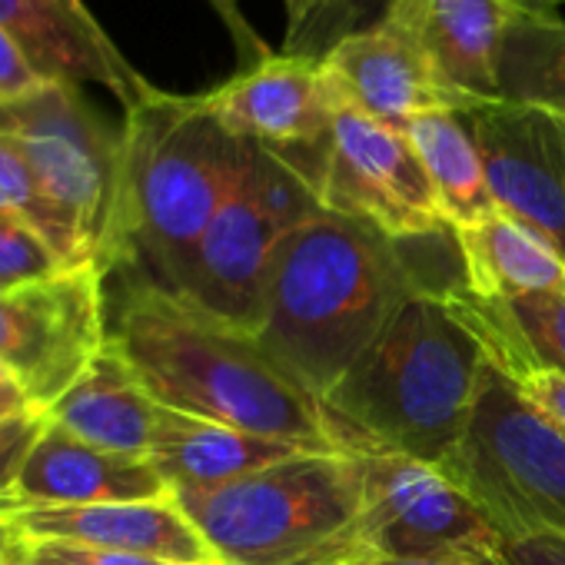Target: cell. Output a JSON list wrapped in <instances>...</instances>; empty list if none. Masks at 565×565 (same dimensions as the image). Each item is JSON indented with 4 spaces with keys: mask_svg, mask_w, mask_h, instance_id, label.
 I'll return each instance as SVG.
<instances>
[{
    "mask_svg": "<svg viewBox=\"0 0 565 565\" xmlns=\"http://www.w3.org/2000/svg\"><path fill=\"white\" fill-rule=\"evenodd\" d=\"M456 297L495 370L539 366L565 373V294L492 300L469 294L459 282Z\"/></svg>",
    "mask_w": 565,
    "mask_h": 565,
    "instance_id": "cell-22",
    "label": "cell"
},
{
    "mask_svg": "<svg viewBox=\"0 0 565 565\" xmlns=\"http://www.w3.org/2000/svg\"><path fill=\"white\" fill-rule=\"evenodd\" d=\"M409 243L330 210L290 230L269 256L259 347L323 399L406 303L443 287L419 276Z\"/></svg>",
    "mask_w": 565,
    "mask_h": 565,
    "instance_id": "cell-1",
    "label": "cell"
},
{
    "mask_svg": "<svg viewBox=\"0 0 565 565\" xmlns=\"http://www.w3.org/2000/svg\"><path fill=\"white\" fill-rule=\"evenodd\" d=\"M502 373V370H499ZM515 390L539 409L545 413L558 429H565V373L555 370H539V366H519L505 373Z\"/></svg>",
    "mask_w": 565,
    "mask_h": 565,
    "instance_id": "cell-29",
    "label": "cell"
},
{
    "mask_svg": "<svg viewBox=\"0 0 565 565\" xmlns=\"http://www.w3.org/2000/svg\"><path fill=\"white\" fill-rule=\"evenodd\" d=\"M203 97L239 140L287 157L320 190L340 107V90L320 57L273 54L256 67L236 71Z\"/></svg>",
    "mask_w": 565,
    "mask_h": 565,
    "instance_id": "cell-11",
    "label": "cell"
},
{
    "mask_svg": "<svg viewBox=\"0 0 565 565\" xmlns=\"http://www.w3.org/2000/svg\"><path fill=\"white\" fill-rule=\"evenodd\" d=\"M220 565L373 562L363 472L353 452H297L243 479L173 489Z\"/></svg>",
    "mask_w": 565,
    "mask_h": 565,
    "instance_id": "cell-5",
    "label": "cell"
},
{
    "mask_svg": "<svg viewBox=\"0 0 565 565\" xmlns=\"http://www.w3.org/2000/svg\"><path fill=\"white\" fill-rule=\"evenodd\" d=\"M462 117L495 206L565 259V124L512 100H486Z\"/></svg>",
    "mask_w": 565,
    "mask_h": 565,
    "instance_id": "cell-12",
    "label": "cell"
},
{
    "mask_svg": "<svg viewBox=\"0 0 565 565\" xmlns=\"http://www.w3.org/2000/svg\"><path fill=\"white\" fill-rule=\"evenodd\" d=\"M282 4H287V51L282 54H300L310 24L320 21V14L330 11L337 0H282Z\"/></svg>",
    "mask_w": 565,
    "mask_h": 565,
    "instance_id": "cell-33",
    "label": "cell"
},
{
    "mask_svg": "<svg viewBox=\"0 0 565 565\" xmlns=\"http://www.w3.org/2000/svg\"><path fill=\"white\" fill-rule=\"evenodd\" d=\"M499 539H565V429L539 413L489 360L466 439L436 466Z\"/></svg>",
    "mask_w": 565,
    "mask_h": 565,
    "instance_id": "cell-6",
    "label": "cell"
},
{
    "mask_svg": "<svg viewBox=\"0 0 565 565\" xmlns=\"http://www.w3.org/2000/svg\"><path fill=\"white\" fill-rule=\"evenodd\" d=\"M0 28L51 84L104 87L124 110L157 90L124 57L84 0H0Z\"/></svg>",
    "mask_w": 565,
    "mask_h": 565,
    "instance_id": "cell-14",
    "label": "cell"
},
{
    "mask_svg": "<svg viewBox=\"0 0 565 565\" xmlns=\"http://www.w3.org/2000/svg\"><path fill=\"white\" fill-rule=\"evenodd\" d=\"M439 196L443 220L449 230L482 223L499 213L479 147L466 127V117L456 110H433L406 124L403 130Z\"/></svg>",
    "mask_w": 565,
    "mask_h": 565,
    "instance_id": "cell-23",
    "label": "cell"
},
{
    "mask_svg": "<svg viewBox=\"0 0 565 565\" xmlns=\"http://www.w3.org/2000/svg\"><path fill=\"white\" fill-rule=\"evenodd\" d=\"M24 542H28L31 565H177V562H163V558L107 552V548H90V545H74V542H31V539H24Z\"/></svg>",
    "mask_w": 565,
    "mask_h": 565,
    "instance_id": "cell-28",
    "label": "cell"
},
{
    "mask_svg": "<svg viewBox=\"0 0 565 565\" xmlns=\"http://www.w3.org/2000/svg\"><path fill=\"white\" fill-rule=\"evenodd\" d=\"M366 565H499V558H380Z\"/></svg>",
    "mask_w": 565,
    "mask_h": 565,
    "instance_id": "cell-35",
    "label": "cell"
},
{
    "mask_svg": "<svg viewBox=\"0 0 565 565\" xmlns=\"http://www.w3.org/2000/svg\"><path fill=\"white\" fill-rule=\"evenodd\" d=\"M110 350L170 409L307 449H340L323 403L256 340L140 276L107 317Z\"/></svg>",
    "mask_w": 565,
    "mask_h": 565,
    "instance_id": "cell-2",
    "label": "cell"
},
{
    "mask_svg": "<svg viewBox=\"0 0 565 565\" xmlns=\"http://www.w3.org/2000/svg\"><path fill=\"white\" fill-rule=\"evenodd\" d=\"M14 539H18L14 525H11V522H0V565H4V558H8V552H11V545H14Z\"/></svg>",
    "mask_w": 565,
    "mask_h": 565,
    "instance_id": "cell-38",
    "label": "cell"
},
{
    "mask_svg": "<svg viewBox=\"0 0 565 565\" xmlns=\"http://www.w3.org/2000/svg\"><path fill=\"white\" fill-rule=\"evenodd\" d=\"M282 236L287 230L253 200L239 173L233 193L223 200L196 246L183 287L173 294H183L213 317L256 333L263 320L269 256Z\"/></svg>",
    "mask_w": 565,
    "mask_h": 565,
    "instance_id": "cell-15",
    "label": "cell"
},
{
    "mask_svg": "<svg viewBox=\"0 0 565 565\" xmlns=\"http://www.w3.org/2000/svg\"><path fill=\"white\" fill-rule=\"evenodd\" d=\"M163 495H170V486L150 459L100 449L51 419L14 489L0 495V522L24 509L137 502Z\"/></svg>",
    "mask_w": 565,
    "mask_h": 565,
    "instance_id": "cell-16",
    "label": "cell"
},
{
    "mask_svg": "<svg viewBox=\"0 0 565 565\" xmlns=\"http://www.w3.org/2000/svg\"><path fill=\"white\" fill-rule=\"evenodd\" d=\"M0 210L24 216L51 246L54 253L64 259L67 269L77 266H94V259L87 256L81 236L74 233V226L61 216V210L44 196L21 143L8 134H0ZM100 269V266H97Z\"/></svg>",
    "mask_w": 565,
    "mask_h": 565,
    "instance_id": "cell-25",
    "label": "cell"
},
{
    "mask_svg": "<svg viewBox=\"0 0 565 565\" xmlns=\"http://www.w3.org/2000/svg\"><path fill=\"white\" fill-rule=\"evenodd\" d=\"M0 134L21 143L44 196L81 236L104 273L124 259L120 246V130L87 104L81 87L44 84L21 100H0Z\"/></svg>",
    "mask_w": 565,
    "mask_h": 565,
    "instance_id": "cell-7",
    "label": "cell"
},
{
    "mask_svg": "<svg viewBox=\"0 0 565 565\" xmlns=\"http://www.w3.org/2000/svg\"><path fill=\"white\" fill-rule=\"evenodd\" d=\"M297 452H323V449L269 439V436H259L230 423L200 419V416L167 406L150 462L157 466V472L173 492V489L223 486L249 472H259L279 459H290Z\"/></svg>",
    "mask_w": 565,
    "mask_h": 565,
    "instance_id": "cell-20",
    "label": "cell"
},
{
    "mask_svg": "<svg viewBox=\"0 0 565 565\" xmlns=\"http://www.w3.org/2000/svg\"><path fill=\"white\" fill-rule=\"evenodd\" d=\"M462 259V282L476 297H532L565 294V259L525 223L492 213L482 223L449 230Z\"/></svg>",
    "mask_w": 565,
    "mask_h": 565,
    "instance_id": "cell-21",
    "label": "cell"
},
{
    "mask_svg": "<svg viewBox=\"0 0 565 565\" xmlns=\"http://www.w3.org/2000/svg\"><path fill=\"white\" fill-rule=\"evenodd\" d=\"M459 282L419 294L320 399L340 449L439 466L469 433L489 353L459 307Z\"/></svg>",
    "mask_w": 565,
    "mask_h": 565,
    "instance_id": "cell-3",
    "label": "cell"
},
{
    "mask_svg": "<svg viewBox=\"0 0 565 565\" xmlns=\"http://www.w3.org/2000/svg\"><path fill=\"white\" fill-rule=\"evenodd\" d=\"M499 565H565V539H555V535L502 539Z\"/></svg>",
    "mask_w": 565,
    "mask_h": 565,
    "instance_id": "cell-32",
    "label": "cell"
},
{
    "mask_svg": "<svg viewBox=\"0 0 565 565\" xmlns=\"http://www.w3.org/2000/svg\"><path fill=\"white\" fill-rule=\"evenodd\" d=\"M320 203L393 239H423L449 230L409 137L366 117L343 97L320 173Z\"/></svg>",
    "mask_w": 565,
    "mask_h": 565,
    "instance_id": "cell-9",
    "label": "cell"
},
{
    "mask_svg": "<svg viewBox=\"0 0 565 565\" xmlns=\"http://www.w3.org/2000/svg\"><path fill=\"white\" fill-rule=\"evenodd\" d=\"M28 409H38V406L31 403L24 386L11 376V370L0 366V423L11 419V416H21Z\"/></svg>",
    "mask_w": 565,
    "mask_h": 565,
    "instance_id": "cell-34",
    "label": "cell"
},
{
    "mask_svg": "<svg viewBox=\"0 0 565 565\" xmlns=\"http://www.w3.org/2000/svg\"><path fill=\"white\" fill-rule=\"evenodd\" d=\"M47 423H51L47 409H28L21 416H11L0 423V495H8L14 489L31 449L44 436Z\"/></svg>",
    "mask_w": 565,
    "mask_h": 565,
    "instance_id": "cell-27",
    "label": "cell"
},
{
    "mask_svg": "<svg viewBox=\"0 0 565 565\" xmlns=\"http://www.w3.org/2000/svg\"><path fill=\"white\" fill-rule=\"evenodd\" d=\"M363 472V505L373 562L380 558H499V532L436 466L347 449Z\"/></svg>",
    "mask_w": 565,
    "mask_h": 565,
    "instance_id": "cell-10",
    "label": "cell"
},
{
    "mask_svg": "<svg viewBox=\"0 0 565 565\" xmlns=\"http://www.w3.org/2000/svg\"><path fill=\"white\" fill-rule=\"evenodd\" d=\"M499 100L539 107L565 124V18L519 8L499 51Z\"/></svg>",
    "mask_w": 565,
    "mask_h": 565,
    "instance_id": "cell-24",
    "label": "cell"
},
{
    "mask_svg": "<svg viewBox=\"0 0 565 565\" xmlns=\"http://www.w3.org/2000/svg\"><path fill=\"white\" fill-rule=\"evenodd\" d=\"M206 4H210V8H213V14L223 21V28H226V34H230V41H233V47H236L239 71L256 67V64H263V61H269V57H273L269 44H266V41L256 34V28L246 21V14H243V8H239V0H206Z\"/></svg>",
    "mask_w": 565,
    "mask_h": 565,
    "instance_id": "cell-30",
    "label": "cell"
},
{
    "mask_svg": "<svg viewBox=\"0 0 565 565\" xmlns=\"http://www.w3.org/2000/svg\"><path fill=\"white\" fill-rule=\"evenodd\" d=\"M44 81L34 64L28 61V54L18 47V41L0 28V100H21L34 90H41Z\"/></svg>",
    "mask_w": 565,
    "mask_h": 565,
    "instance_id": "cell-31",
    "label": "cell"
},
{
    "mask_svg": "<svg viewBox=\"0 0 565 565\" xmlns=\"http://www.w3.org/2000/svg\"><path fill=\"white\" fill-rule=\"evenodd\" d=\"M104 279V269L77 266L0 294V366L38 409L51 413L107 350Z\"/></svg>",
    "mask_w": 565,
    "mask_h": 565,
    "instance_id": "cell-8",
    "label": "cell"
},
{
    "mask_svg": "<svg viewBox=\"0 0 565 565\" xmlns=\"http://www.w3.org/2000/svg\"><path fill=\"white\" fill-rule=\"evenodd\" d=\"M565 0H519V8L525 11H539V14H558Z\"/></svg>",
    "mask_w": 565,
    "mask_h": 565,
    "instance_id": "cell-36",
    "label": "cell"
},
{
    "mask_svg": "<svg viewBox=\"0 0 565 565\" xmlns=\"http://www.w3.org/2000/svg\"><path fill=\"white\" fill-rule=\"evenodd\" d=\"M31 542H74L107 552L147 555L177 565H220L190 515L170 495L100 505L24 509L4 519Z\"/></svg>",
    "mask_w": 565,
    "mask_h": 565,
    "instance_id": "cell-17",
    "label": "cell"
},
{
    "mask_svg": "<svg viewBox=\"0 0 565 565\" xmlns=\"http://www.w3.org/2000/svg\"><path fill=\"white\" fill-rule=\"evenodd\" d=\"M4 565H31V562H28V542H24V535H18V539H14V545H11V552H8Z\"/></svg>",
    "mask_w": 565,
    "mask_h": 565,
    "instance_id": "cell-37",
    "label": "cell"
},
{
    "mask_svg": "<svg viewBox=\"0 0 565 565\" xmlns=\"http://www.w3.org/2000/svg\"><path fill=\"white\" fill-rule=\"evenodd\" d=\"M64 269V259L24 216L0 210V294L51 279Z\"/></svg>",
    "mask_w": 565,
    "mask_h": 565,
    "instance_id": "cell-26",
    "label": "cell"
},
{
    "mask_svg": "<svg viewBox=\"0 0 565 565\" xmlns=\"http://www.w3.org/2000/svg\"><path fill=\"white\" fill-rule=\"evenodd\" d=\"M519 0H386L383 24L423 47L462 97L499 100V51Z\"/></svg>",
    "mask_w": 565,
    "mask_h": 565,
    "instance_id": "cell-18",
    "label": "cell"
},
{
    "mask_svg": "<svg viewBox=\"0 0 565 565\" xmlns=\"http://www.w3.org/2000/svg\"><path fill=\"white\" fill-rule=\"evenodd\" d=\"M340 97L366 117L406 130L409 120L433 110L469 114L479 104L452 90L416 41L390 24L347 31L320 57Z\"/></svg>",
    "mask_w": 565,
    "mask_h": 565,
    "instance_id": "cell-13",
    "label": "cell"
},
{
    "mask_svg": "<svg viewBox=\"0 0 565 565\" xmlns=\"http://www.w3.org/2000/svg\"><path fill=\"white\" fill-rule=\"evenodd\" d=\"M47 416L100 449L150 459L167 406L150 396V390L107 343L94 366L64 399L51 406Z\"/></svg>",
    "mask_w": 565,
    "mask_h": 565,
    "instance_id": "cell-19",
    "label": "cell"
},
{
    "mask_svg": "<svg viewBox=\"0 0 565 565\" xmlns=\"http://www.w3.org/2000/svg\"><path fill=\"white\" fill-rule=\"evenodd\" d=\"M120 266L180 290L196 246L233 193L249 140H239L203 94L153 90L120 127Z\"/></svg>",
    "mask_w": 565,
    "mask_h": 565,
    "instance_id": "cell-4",
    "label": "cell"
}]
</instances>
